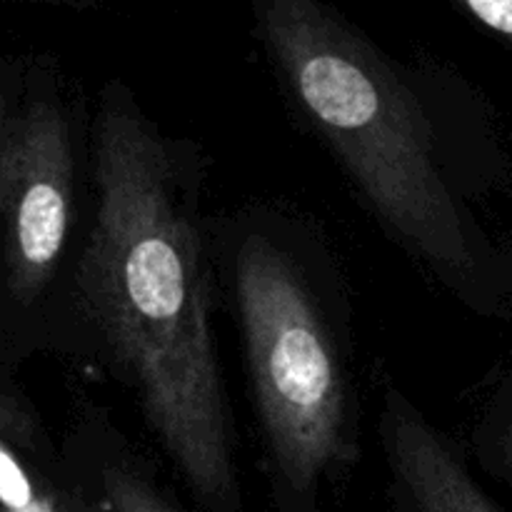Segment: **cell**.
<instances>
[{"mask_svg":"<svg viewBox=\"0 0 512 512\" xmlns=\"http://www.w3.org/2000/svg\"><path fill=\"white\" fill-rule=\"evenodd\" d=\"M265 45L380 218L418 253L470 270L468 235L418 98L323 0H253Z\"/></svg>","mask_w":512,"mask_h":512,"instance_id":"cell-2","label":"cell"},{"mask_svg":"<svg viewBox=\"0 0 512 512\" xmlns=\"http://www.w3.org/2000/svg\"><path fill=\"white\" fill-rule=\"evenodd\" d=\"M0 512H58V498L35 488L30 475L0 440Z\"/></svg>","mask_w":512,"mask_h":512,"instance_id":"cell-6","label":"cell"},{"mask_svg":"<svg viewBox=\"0 0 512 512\" xmlns=\"http://www.w3.org/2000/svg\"><path fill=\"white\" fill-rule=\"evenodd\" d=\"M478 23L512 43V0H455Z\"/></svg>","mask_w":512,"mask_h":512,"instance_id":"cell-8","label":"cell"},{"mask_svg":"<svg viewBox=\"0 0 512 512\" xmlns=\"http://www.w3.org/2000/svg\"><path fill=\"white\" fill-rule=\"evenodd\" d=\"M95 185L80 293L165 453L200 500L225 508L235 473L198 235L163 143L115 100L95 128Z\"/></svg>","mask_w":512,"mask_h":512,"instance_id":"cell-1","label":"cell"},{"mask_svg":"<svg viewBox=\"0 0 512 512\" xmlns=\"http://www.w3.org/2000/svg\"><path fill=\"white\" fill-rule=\"evenodd\" d=\"M10 120H8V103H5V93L3 88H0V145H3V138H5V130H8Z\"/></svg>","mask_w":512,"mask_h":512,"instance_id":"cell-10","label":"cell"},{"mask_svg":"<svg viewBox=\"0 0 512 512\" xmlns=\"http://www.w3.org/2000/svg\"><path fill=\"white\" fill-rule=\"evenodd\" d=\"M385 445L418 512H498L443 438L398 398L388 403Z\"/></svg>","mask_w":512,"mask_h":512,"instance_id":"cell-5","label":"cell"},{"mask_svg":"<svg viewBox=\"0 0 512 512\" xmlns=\"http://www.w3.org/2000/svg\"><path fill=\"white\" fill-rule=\"evenodd\" d=\"M238 303L260 418L280 473L305 490L345 458V390L313 300L288 260L250 240Z\"/></svg>","mask_w":512,"mask_h":512,"instance_id":"cell-3","label":"cell"},{"mask_svg":"<svg viewBox=\"0 0 512 512\" xmlns=\"http://www.w3.org/2000/svg\"><path fill=\"white\" fill-rule=\"evenodd\" d=\"M73 198L70 135L58 108L35 103L0 145V220L8 283L20 303L43 293L63 253Z\"/></svg>","mask_w":512,"mask_h":512,"instance_id":"cell-4","label":"cell"},{"mask_svg":"<svg viewBox=\"0 0 512 512\" xmlns=\"http://www.w3.org/2000/svg\"><path fill=\"white\" fill-rule=\"evenodd\" d=\"M103 485L113 512H175L145 480L130 470L108 468Z\"/></svg>","mask_w":512,"mask_h":512,"instance_id":"cell-7","label":"cell"},{"mask_svg":"<svg viewBox=\"0 0 512 512\" xmlns=\"http://www.w3.org/2000/svg\"><path fill=\"white\" fill-rule=\"evenodd\" d=\"M58 512H100L93 505H85L83 500L75 498H58Z\"/></svg>","mask_w":512,"mask_h":512,"instance_id":"cell-9","label":"cell"},{"mask_svg":"<svg viewBox=\"0 0 512 512\" xmlns=\"http://www.w3.org/2000/svg\"><path fill=\"white\" fill-rule=\"evenodd\" d=\"M510 463H512V430H510Z\"/></svg>","mask_w":512,"mask_h":512,"instance_id":"cell-11","label":"cell"}]
</instances>
